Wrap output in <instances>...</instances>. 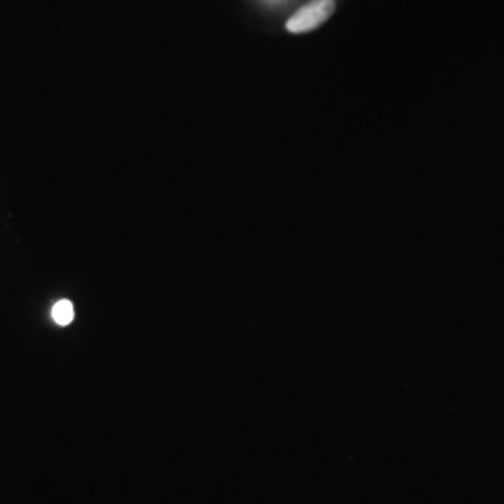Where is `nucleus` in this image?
Wrapping results in <instances>:
<instances>
[{
    "mask_svg": "<svg viewBox=\"0 0 504 504\" xmlns=\"http://www.w3.org/2000/svg\"><path fill=\"white\" fill-rule=\"evenodd\" d=\"M335 13V0H313L301 10H297L289 21L286 23V30L292 34H305L323 25L329 17Z\"/></svg>",
    "mask_w": 504,
    "mask_h": 504,
    "instance_id": "obj_1",
    "label": "nucleus"
},
{
    "mask_svg": "<svg viewBox=\"0 0 504 504\" xmlns=\"http://www.w3.org/2000/svg\"><path fill=\"white\" fill-rule=\"evenodd\" d=\"M75 318V308L71 305V301L68 299H62V301H58L54 306H53V320L58 323V325H69Z\"/></svg>",
    "mask_w": 504,
    "mask_h": 504,
    "instance_id": "obj_2",
    "label": "nucleus"
}]
</instances>
